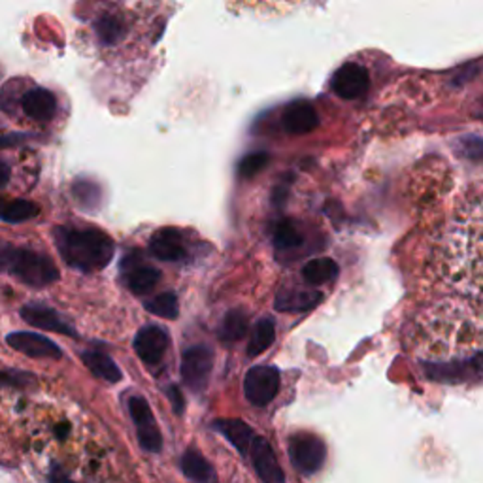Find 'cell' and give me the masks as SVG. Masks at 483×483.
Segmentation results:
<instances>
[{
    "label": "cell",
    "instance_id": "cell-1",
    "mask_svg": "<svg viewBox=\"0 0 483 483\" xmlns=\"http://www.w3.org/2000/svg\"><path fill=\"white\" fill-rule=\"evenodd\" d=\"M54 240L62 261L86 274L106 269L115 252L113 240L98 229L55 227Z\"/></svg>",
    "mask_w": 483,
    "mask_h": 483
},
{
    "label": "cell",
    "instance_id": "cell-2",
    "mask_svg": "<svg viewBox=\"0 0 483 483\" xmlns=\"http://www.w3.org/2000/svg\"><path fill=\"white\" fill-rule=\"evenodd\" d=\"M6 274L18 278L21 283L29 287L42 289L59 281L61 274L52 257L46 254L32 252L27 247H15Z\"/></svg>",
    "mask_w": 483,
    "mask_h": 483
},
{
    "label": "cell",
    "instance_id": "cell-3",
    "mask_svg": "<svg viewBox=\"0 0 483 483\" xmlns=\"http://www.w3.org/2000/svg\"><path fill=\"white\" fill-rule=\"evenodd\" d=\"M289 457L291 464L298 474L312 476L318 472L327 457V447L321 438L310 432H298L289 438Z\"/></svg>",
    "mask_w": 483,
    "mask_h": 483
},
{
    "label": "cell",
    "instance_id": "cell-4",
    "mask_svg": "<svg viewBox=\"0 0 483 483\" xmlns=\"http://www.w3.org/2000/svg\"><path fill=\"white\" fill-rule=\"evenodd\" d=\"M213 366V352L208 346H191L181 355V378L186 381V386L201 393L206 389L210 374Z\"/></svg>",
    "mask_w": 483,
    "mask_h": 483
},
{
    "label": "cell",
    "instance_id": "cell-5",
    "mask_svg": "<svg viewBox=\"0 0 483 483\" xmlns=\"http://www.w3.org/2000/svg\"><path fill=\"white\" fill-rule=\"evenodd\" d=\"M129 412L130 418L135 421L138 444L144 452L159 454L162 449V435L161 429L154 418V412L149 408L144 396H132L129 401Z\"/></svg>",
    "mask_w": 483,
    "mask_h": 483
},
{
    "label": "cell",
    "instance_id": "cell-6",
    "mask_svg": "<svg viewBox=\"0 0 483 483\" xmlns=\"http://www.w3.org/2000/svg\"><path fill=\"white\" fill-rule=\"evenodd\" d=\"M279 391V372L272 366H254L244 378V395L254 406L271 404Z\"/></svg>",
    "mask_w": 483,
    "mask_h": 483
},
{
    "label": "cell",
    "instance_id": "cell-7",
    "mask_svg": "<svg viewBox=\"0 0 483 483\" xmlns=\"http://www.w3.org/2000/svg\"><path fill=\"white\" fill-rule=\"evenodd\" d=\"M6 344L12 349H15V352H20V354L32 357V359L57 361L62 357L61 347L49 338L38 335V332H23V330L12 332V335L6 337Z\"/></svg>",
    "mask_w": 483,
    "mask_h": 483
},
{
    "label": "cell",
    "instance_id": "cell-8",
    "mask_svg": "<svg viewBox=\"0 0 483 483\" xmlns=\"http://www.w3.org/2000/svg\"><path fill=\"white\" fill-rule=\"evenodd\" d=\"M369 87H371L369 71L357 62H346L342 69H338L335 78H332V91L342 98H347V101L362 96L369 91Z\"/></svg>",
    "mask_w": 483,
    "mask_h": 483
},
{
    "label": "cell",
    "instance_id": "cell-9",
    "mask_svg": "<svg viewBox=\"0 0 483 483\" xmlns=\"http://www.w3.org/2000/svg\"><path fill=\"white\" fill-rule=\"evenodd\" d=\"M169 344V332L159 325H147L135 338V352L147 366H155L162 361Z\"/></svg>",
    "mask_w": 483,
    "mask_h": 483
},
{
    "label": "cell",
    "instance_id": "cell-10",
    "mask_svg": "<svg viewBox=\"0 0 483 483\" xmlns=\"http://www.w3.org/2000/svg\"><path fill=\"white\" fill-rule=\"evenodd\" d=\"M21 318L37 329H42V330H52V332H59V335H64V337H72V338H78V332L76 329L66 321L62 315L49 308V306H44V304H25L21 310Z\"/></svg>",
    "mask_w": 483,
    "mask_h": 483
},
{
    "label": "cell",
    "instance_id": "cell-11",
    "mask_svg": "<svg viewBox=\"0 0 483 483\" xmlns=\"http://www.w3.org/2000/svg\"><path fill=\"white\" fill-rule=\"evenodd\" d=\"M249 454H252L254 469L262 483H287L269 440L255 437L252 446H249Z\"/></svg>",
    "mask_w": 483,
    "mask_h": 483
},
{
    "label": "cell",
    "instance_id": "cell-12",
    "mask_svg": "<svg viewBox=\"0 0 483 483\" xmlns=\"http://www.w3.org/2000/svg\"><path fill=\"white\" fill-rule=\"evenodd\" d=\"M281 125L289 135H308L320 125V118L315 108L306 101L291 103L281 115Z\"/></svg>",
    "mask_w": 483,
    "mask_h": 483
},
{
    "label": "cell",
    "instance_id": "cell-13",
    "mask_svg": "<svg viewBox=\"0 0 483 483\" xmlns=\"http://www.w3.org/2000/svg\"><path fill=\"white\" fill-rule=\"evenodd\" d=\"M21 110L32 121L47 123L54 120V115L57 112V98L52 91H47L44 87H35L21 96Z\"/></svg>",
    "mask_w": 483,
    "mask_h": 483
},
{
    "label": "cell",
    "instance_id": "cell-14",
    "mask_svg": "<svg viewBox=\"0 0 483 483\" xmlns=\"http://www.w3.org/2000/svg\"><path fill=\"white\" fill-rule=\"evenodd\" d=\"M323 301V295L315 289L283 287L276 296L278 312H308Z\"/></svg>",
    "mask_w": 483,
    "mask_h": 483
},
{
    "label": "cell",
    "instance_id": "cell-15",
    "mask_svg": "<svg viewBox=\"0 0 483 483\" xmlns=\"http://www.w3.org/2000/svg\"><path fill=\"white\" fill-rule=\"evenodd\" d=\"M149 249L155 259L166 262H178L186 257V247H183L181 235L176 229H162L149 240Z\"/></svg>",
    "mask_w": 483,
    "mask_h": 483
},
{
    "label": "cell",
    "instance_id": "cell-16",
    "mask_svg": "<svg viewBox=\"0 0 483 483\" xmlns=\"http://www.w3.org/2000/svg\"><path fill=\"white\" fill-rule=\"evenodd\" d=\"M179 466L191 483H220L213 466L196 449H187L179 459Z\"/></svg>",
    "mask_w": 483,
    "mask_h": 483
},
{
    "label": "cell",
    "instance_id": "cell-17",
    "mask_svg": "<svg viewBox=\"0 0 483 483\" xmlns=\"http://www.w3.org/2000/svg\"><path fill=\"white\" fill-rule=\"evenodd\" d=\"M213 429L221 432V435L232 446H235L242 455L249 454V446H252L255 435H254V429L249 427L247 423L238 421V420H221V421L213 423Z\"/></svg>",
    "mask_w": 483,
    "mask_h": 483
},
{
    "label": "cell",
    "instance_id": "cell-18",
    "mask_svg": "<svg viewBox=\"0 0 483 483\" xmlns=\"http://www.w3.org/2000/svg\"><path fill=\"white\" fill-rule=\"evenodd\" d=\"M38 213L40 208L25 198H0V221L3 223H23L37 218Z\"/></svg>",
    "mask_w": 483,
    "mask_h": 483
},
{
    "label": "cell",
    "instance_id": "cell-19",
    "mask_svg": "<svg viewBox=\"0 0 483 483\" xmlns=\"http://www.w3.org/2000/svg\"><path fill=\"white\" fill-rule=\"evenodd\" d=\"M95 29V37L103 46H115L120 44L125 35H127V27L120 15L113 13H103L101 18H96L93 23Z\"/></svg>",
    "mask_w": 483,
    "mask_h": 483
},
{
    "label": "cell",
    "instance_id": "cell-20",
    "mask_svg": "<svg viewBox=\"0 0 483 483\" xmlns=\"http://www.w3.org/2000/svg\"><path fill=\"white\" fill-rule=\"evenodd\" d=\"M81 361L86 362L87 369L96 376L101 378L104 381H110V383H118L121 379V371L120 366L113 362L112 357L104 355V354H98V352H86L81 355Z\"/></svg>",
    "mask_w": 483,
    "mask_h": 483
},
{
    "label": "cell",
    "instance_id": "cell-21",
    "mask_svg": "<svg viewBox=\"0 0 483 483\" xmlns=\"http://www.w3.org/2000/svg\"><path fill=\"white\" fill-rule=\"evenodd\" d=\"M337 274H338V264L327 257L312 259L304 264V269H303V278L306 283H310V286H323V283L335 279Z\"/></svg>",
    "mask_w": 483,
    "mask_h": 483
},
{
    "label": "cell",
    "instance_id": "cell-22",
    "mask_svg": "<svg viewBox=\"0 0 483 483\" xmlns=\"http://www.w3.org/2000/svg\"><path fill=\"white\" fill-rule=\"evenodd\" d=\"M161 279V272L152 266H135V269L127 271V286L132 293L144 295L152 291Z\"/></svg>",
    "mask_w": 483,
    "mask_h": 483
},
{
    "label": "cell",
    "instance_id": "cell-23",
    "mask_svg": "<svg viewBox=\"0 0 483 483\" xmlns=\"http://www.w3.org/2000/svg\"><path fill=\"white\" fill-rule=\"evenodd\" d=\"M276 338V327H274V321L271 318H264L261 320L255 329H254V335H252V340H249V346H247V355L249 357H255L262 352H266L272 346Z\"/></svg>",
    "mask_w": 483,
    "mask_h": 483
},
{
    "label": "cell",
    "instance_id": "cell-24",
    "mask_svg": "<svg viewBox=\"0 0 483 483\" xmlns=\"http://www.w3.org/2000/svg\"><path fill=\"white\" fill-rule=\"evenodd\" d=\"M304 244V238L301 230L289 220L279 221L274 229V246L278 252H291V249L301 247Z\"/></svg>",
    "mask_w": 483,
    "mask_h": 483
},
{
    "label": "cell",
    "instance_id": "cell-25",
    "mask_svg": "<svg viewBox=\"0 0 483 483\" xmlns=\"http://www.w3.org/2000/svg\"><path fill=\"white\" fill-rule=\"evenodd\" d=\"M246 329H247L246 313L242 310H230L221 323L220 338L221 342H227V344L238 342L246 335Z\"/></svg>",
    "mask_w": 483,
    "mask_h": 483
},
{
    "label": "cell",
    "instance_id": "cell-26",
    "mask_svg": "<svg viewBox=\"0 0 483 483\" xmlns=\"http://www.w3.org/2000/svg\"><path fill=\"white\" fill-rule=\"evenodd\" d=\"M146 310L152 312L154 315H159V318L176 320L179 315L178 296L174 293H162V295L152 298L149 303H146Z\"/></svg>",
    "mask_w": 483,
    "mask_h": 483
},
{
    "label": "cell",
    "instance_id": "cell-27",
    "mask_svg": "<svg viewBox=\"0 0 483 483\" xmlns=\"http://www.w3.org/2000/svg\"><path fill=\"white\" fill-rule=\"evenodd\" d=\"M72 193L78 204L87 210H95L98 203H101V189H98V186L93 181H87V179L76 181L72 186Z\"/></svg>",
    "mask_w": 483,
    "mask_h": 483
},
{
    "label": "cell",
    "instance_id": "cell-28",
    "mask_svg": "<svg viewBox=\"0 0 483 483\" xmlns=\"http://www.w3.org/2000/svg\"><path fill=\"white\" fill-rule=\"evenodd\" d=\"M271 162V155L266 154V152H255V154H249L246 155L240 164H238V174L240 178H254L257 176L261 171H264L266 166H269Z\"/></svg>",
    "mask_w": 483,
    "mask_h": 483
},
{
    "label": "cell",
    "instance_id": "cell-29",
    "mask_svg": "<svg viewBox=\"0 0 483 483\" xmlns=\"http://www.w3.org/2000/svg\"><path fill=\"white\" fill-rule=\"evenodd\" d=\"M32 138H37V135H30V132H10V135H0V147H13Z\"/></svg>",
    "mask_w": 483,
    "mask_h": 483
},
{
    "label": "cell",
    "instance_id": "cell-30",
    "mask_svg": "<svg viewBox=\"0 0 483 483\" xmlns=\"http://www.w3.org/2000/svg\"><path fill=\"white\" fill-rule=\"evenodd\" d=\"M25 374H15V372H0V386H25Z\"/></svg>",
    "mask_w": 483,
    "mask_h": 483
},
{
    "label": "cell",
    "instance_id": "cell-31",
    "mask_svg": "<svg viewBox=\"0 0 483 483\" xmlns=\"http://www.w3.org/2000/svg\"><path fill=\"white\" fill-rule=\"evenodd\" d=\"M13 249H15V246L0 240V272H6L8 271V262L12 259Z\"/></svg>",
    "mask_w": 483,
    "mask_h": 483
},
{
    "label": "cell",
    "instance_id": "cell-32",
    "mask_svg": "<svg viewBox=\"0 0 483 483\" xmlns=\"http://www.w3.org/2000/svg\"><path fill=\"white\" fill-rule=\"evenodd\" d=\"M171 396V401H172V406H174V412L179 415L183 412V396L179 393V389L176 386H171L169 387V393H166Z\"/></svg>",
    "mask_w": 483,
    "mask_h": 483
},
{
    "label": "cell",
    "instance_id": "cell-33",
    "mask_svg": "<svg viewBox=\"0 0 483 483\" xmlns=\"http://www.w3.org/2000/svg\"><path fill=\"white\" fill-rule=\"evenodd\" d=\"M49 481H52V483H74L69 476H66V474L59 469V466H54L52 472H49Z\"/></svg>",
    "mask_w": 483,
    "mask_h": 483
},
{
    "label": "cell",
    "instance_id": "cell-34",
    "mask_svg": "<svg viewBox=\"0 0 483 483\" xmlns=\"http://www.w3.org/2000/svg\"><path fill=\"white\" fill-rule=\"evenodd\" d=\"M8 181H10V166L4 161H0V191L8 186Z\"/></svg>",
    "mask_w": 483,
    "mask_h": 483
},
{
    "label": "cell",
    "instance_id": "cell-35",
    "mask_svg": "<svg viewBox=\"0 0 483 483\" xmlns=\"http://www.w3.org/2000/svg\"><path fill=\"white\" fill-rule=\"evenodd\" d=\"M286 196H287V191L283 189V187H278V189L274 191V203H276L278 206H281L283 201H286Z\"/></svg>",
    "mask_w": 483,
    "mask_h": 483
}]
</instances>
